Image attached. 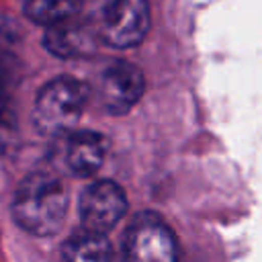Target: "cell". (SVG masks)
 Segmentation results:
<instances>
[{
  "mask_svg": "<svg viewBox=\"0 0 262 262\" xmlns=\"http://www.w3.org/2000/svg\"><path fill=\"white\" fill-rule=\"evenodd\" d=\"M68 213V188L57 174L33 172L16 188L12 215L33 235H53Z\"/></svg>",
  "mask_w": 262,
  "mask_h": 262,
  "instance_id": "cell-1",
  "label": "cell"
},
{
  "mask_svg": "<svg viewBox=\"0 0 262 262\" xmlns=\"http://www.w3.org/2000/svg\"><path fill=\"white\" fill-rule=\"evenodd\" d=\"M88 88L84 82L72 76H59L47 82L37 98L33 108L35 127L41 133L59 137L74 131L80 115L86 106Z\"/></svg>",
  "mask_w": 262,
  "mask_h": 262,
  "instance_id": "cell-2",
  "label": "cell"
},
{
  "mask_svg": "<svg viewBox=\"0 0 262 262\" xmlns=\"http://www.w3.org/2000/svg\"><path fill=\"white\" fill-rule=\"evenodd\" d=\"M123 262H182L178 242L162 217L141 213L131 221L123 242Z\"/></svg>",
  "mask_w": 262,
  "mask_h": 262,
  "instance_id": "cell-3",
  "label": "cell"
},
{
  "mask_svg": "<svg viewBox=\"0 0 262 262\" xmlns=\"http://www.w3.org/2000/svg\"><path fill=\"white\" fill-rule=\"evenodd\" d=\"M149 31L147 0H108L102 14V37L113 47H133Z\"/></svg>",
  "mask_w": 262,
  "mask_h": 262,
  "instance_id": "cell-4",
  "label": "cell"
},
{
  "mask_svg": "<svg viewBox=\"0 0 262 262\" xmlns=\"http://www.w3.org/2000/svg\"><path fill=\"white\" fill-rule=\"evenodd\" d=\"M127 211V196L113 180H96L88 184L80 196V219L84 229L106 233Z\"/></svg>",
  "mask_w": 262,
  "mask_h": 262,
  "instance_id": "cell-5",
  "label": "cell"
},
{
  "mask_svg": "<svg viewBox=\"0 0 262 262\" xmlns=\"http://www.w3.org/2000/svg\"><path fill=\"white\" fill-rule=\"evenodd\" d=\"M143 74L129 61H113L100 76V100L111 115L129 113L143 94Z\"/></svg>",
  "mask_w": 262,
  "mask_h": 262,
  "instance_id": "cell-6",
  "label": "cell"
},
{
  "mask_svg": "<svg viewBox=\"0 0 262 262\" xmlns=\"http://www.w3.org/2000/svg\"><path fill=\"white\" fill-rule=\"evenodd\" d=\"M106 139L96 131H70L57 137V160L72 176H92L106 156Z\"/></svg>",
  "mask_w": 262,
  "mask_h": 262,
  "instance_id": "cell-7",
  "label": "cell"
},
{
  "mask_svg": "<svg viewBox=\"0 0 262 262\" xmlns=\"http://www.w3.org/2000/svg\"><path fill=\"white\" fill-rule=\"evenodd\" d=\"M43 45L51 55L74 59L92 55L96 49V35L82 23L70 18L47 27L43 35Z\"/></svg>",
  "mask_w": 262,
  "mask_h": 262,
  "instance_id": "cell-8",
  "label": "cell"
},
{
  "mask_svg": "<svg viewBox=\"0 0 262 262\" xmlns=\"http://www.w3.org/2000/svg\"><path fill=\"white\" fill-rule=\"evenodd\" d=\"M63 262H113V250L104 233L82 229L63 244Z\"/></svg>",
  "mask_w": 262,
  "mask_h": 262,
  "instance_id": "cell-9",
  "label": "cell"
},
{
  "mask_svg": "<svg viewBox=\"0 0 262 262\" xmlns=\"http://www.w3.org/2000/svg\"><path fill=\"white\" fill-rule=\"evenodd\" d=\"M80 8V0H27L25 14L37 25H57L74 18Z\"/></svg>",
  "mask_w": 262,
  "mask_h": 262,
  "instance_id": "cell-10",
  "label": "cell"
},
{
  "mask_svg": "<svg viewBox=\"0 0 262 262\" xmlns=\"http://www.w3.org/2000/svg\"><path fill=\"white\" fill-rule=\"evenodd\" d=\"M20 80L18 59L4 47H0V106H10L12 92Z\"/></svg>",
  "mask_w": 262,
  "mask_h": 262,
  "instance_id": "cell-11",
  "label": "cell"
},
{
  "mask_svg": "<svg viewBox=\"0 0 262 262\" xmlns=\"http://www.w3.org/2000/svg\"><path fill=\"white\" fill-rule=\"evenodd\" d=\"M16 139V121L10 106H0V151H6Z\"/></svg>",
  "mask_w": 262,
  "mask_h": 262,
  "instance_id": "cell-12",
  "label": "cell"
}]
</instances>
